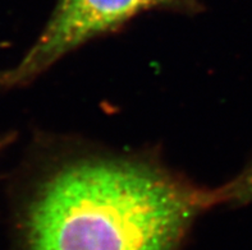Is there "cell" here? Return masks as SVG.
Segmentation results:
<instances>
[{
  "label": "cell",
  "mask_w": 252,
  "mask_h": 250,
  "mask_svg": "<svg viewBox=\"0 0 252 250\" xmlns=\"http://www.w3.org/2000/svg\"><path fill=\"white\" fill-rule=\"evenodd\" d=\"M213 206V190L151 160L82 155L36 181L19 228L25 250H177Z\"/></svg>",
  "instance_id": "obj_1"
},
{
  "label": "cell",
  "mask_w": 252,
  "mask_h": 250,
  "mask_svg": "<svg viewBox=\"0 0 252 250\" xmlns=\"http://www.w3.org/2000/svg\"><path fill=\"white\" fill-rule=\"evenodd\" d=\"M197 0H58L48 23L23 56L0 72V87L29 84L67 54L151 9L189 8Z\"/></svg>",
  "instance_id": "obj_2"
},
{
  "label": "cell",
  "mask_w": 252,
  "mask_h": 250,
  "mask_svg": "<svg viewBox=\"0 0 252 250\" xmlns=\"http://www.w3.org/2000/svg\"><path fill=\"white\" fill-rule=\"evenodd\" d=\"M215 206L252 203V161L227 184L213 189Z\"/></svg>",
  "instance_id": "obj_3"
}]
</instances>
